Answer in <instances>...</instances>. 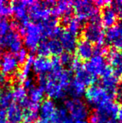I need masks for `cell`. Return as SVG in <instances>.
Returning a JSON list of instances; mask_svg holds the SVG:
<instances>
[{
	"mask_svg": "<svg viewBox=\"0 0 122 123\" xmlns=\"http://www.w3.org/2000/svg\"><path fill=\"white\" fill-rule=\"evenodd\" d=\"M23 110V123H34L39 118V105L31 103L27 98L20 104Z\"/></svg>",
	"mask_w": 122,
	"mask_h": 123,
	"instance_id": "7c38bea8",
	"label": "cell"
},
{
	"mask_svg": "<svg viewBox=\"0 0 122 123\" xmlns=\"http://www.w3.org/2000/svg\"><path fill=\"white\" fill-rule=\"evenodd\" d=\"M83 66L89 73L97 77V76H102L104 73L109 65L104 56L93 55L90 59L86 61Z\"/></svg>",
	"mask_w": 122,
	"mask_h": 123,
	"instance_id": "ba28073f",
	"label": "cell"
},
{
	"mask_svg": "<svg viewBox=\"0 0 122 123\" xmlns=\"http://www.w3.org/2000/svg\"><path fill=\"white\" fill-rule=\"evenodd\" d=\"M35 58L34 55H28V58L25 63L23 65L21 69L17 71L14 75L15 79L17 82H23L25 79L30 76V74L32 71V66H33V62Z\"/></svg>",
	"mask_w": 122,
	"mask_h": 123,
	"instance_id": "7402d4cb",
	"label": "cell"
},
{
	"mask_svg": "<svg viewBox=\"0 0 122 123\" xmlns=\"http://www.w3.org/2000/svg\"><path fill=\"white\" fill-rule=\"evenodd\" d=\"M0 51H1V46H0Z\"/></svg>",
	"mask_w": 122,
	"mask_h": 123,
	"instance_id": "c3c4849f",
	"label": "cell"
},
{
	"mask_svg": "<svg viewBox=\"0 0 122 123\" xmlns=\"http://www.w3.org/2000/svg\"><path fill=\"white\" fill-rule=\"evenodd\" d=\"M12 30L11 23L5 18H0V39Z\"/></svg>",
	"mask_w": 122,
	"mask_h": 123,
	"instance_id": "1f68e13d",
	"label": "cell"
},
{
	"mask_svg": "<svg viewBox=\"0 0 122 123\" xmlns=\"http://www.w3.org/2000/svg\"><path fill=\"white\" fill-rule=\"evenodd\" d=\"M73 11L76 15V18L82 23L89 20V19L94 15L99 12L93 2L87 0H78L72 2Z\"/></svg>",
	"mask_w": 122,
	"mask_h": 123,
	"instance_id": "8992f818",
	"label": "cell"
},
{
	"mask_svg": "<svg viewBox=\"0 0 122 123\" xmlns=\"http://www.w3.org/2000/svg\"><path fill=\"white\" fill-rule=\"evenodd\" d=\"M82 34L83 39L91 44H103L105 42L104 31L102 24L89 22L82 28Z\"/></svg>",
	"mask_w": 122,
	"mask_h": 123,
	"instance_id": "52a82bcc",
	"label": "cell"
},
{
	"mask_svg": "<svg viewBox=\"0 0 122 123\" xmlns=\"http://www.w3.org/2000/svg\"><path fill=\"white\" fill-rule=\"evenodd\" d=\"M75 73L76 76L74 80H76V81H78L79 83L82 84L85 87L93 85V84H94L95 82L97 81V77L91 75L90 73H89L84 69V66L79 70L76 71Z\"/></svg>",
	"mask_w": 122,
	"mask_h": 123,
	"instance_id": "603a6c76",
	"label": "cell"
},
{
	"mask_svg": "<svg viewBox=\"0 0 122 123\" xmlns=\"http://www.w3.org/2000/svg\"><path fill=\"white\" fill-rule=\"evenodd\" d=\"M12 15V8L11 5L6 1L0 0V17L2 18L9 17Z\"/></svg>",
	"mask_w": 122,
	"mask_h": 123,
	"instance_id": "4dcf8cb0",
	"label": "cell"
},
{
	"mask_svg": "<svg viewBox=\"0 0 122 123\" xmlns=\"http://www.w3.org/2000/svg\"><path fill=\"white\" fill-rule=\"evenodd\" d=\"M23 83V87L26 90H30L31 88H33V87L35 86L34 85V83H35L34 80L30 76H29L27 79H25Z\"/></svg>",
	"mask_w": 122,
	"mask_h": 123,
	"instance_id": "74e56055",
	"label": "cell"
},
{
	"mask_svg": "<svg viewBox=\"0 0 122 123\" xmlns=\"http://www.w3.org/2000/svg\"><path fill=\"white\" fill-rule=\"evenodd\" d=\"M12 89L8 85L2 86L0 89V108H8L12 104Z\"/></svg>",
	"mask_w": 122,
	"mask_h": 123,
	"instance_id": "d4e9b609",
	"label": "cell"
},
{
	"mask_svg": "<svg viewBox=\"0 0 122 123\" xmlns=\"http://www.w3.org/2000/svg\"><path fill=\"white\" fill-rule=\"evenodd\" d=\"M118 110V104L109 101L89 114L88 123H107L110 118H117Z\"/></svg>",
	"mask_w": 122,
	"mask_h": 123,
	"instance_id": "3957f363",
	"label": "cell"
},
{
	"mask_svg": "<svg viewBox=\"0 0 122 123\" xmlns=\"http://www.w3.org/2000/svg\"><path fill=\"white\" fill-rule=\"evenodd\" d=\"M17 30L20 36L23 35L24 37L23 43L27 49L30 51H36L44 37L40 23L29 21L22 24L17 23Z\"/></svg>",
	"mask_w": 122,
	"mask_h": 123,
	"instance_id": "6da1fadb",
	"label": "cell"
},
{
	"mask_svg": "<svg viewBox=\"0 0 122 123\" xmlns=\"http://www.w3.org/2000/svg\"><path fill=\"white\" fill-rule=\"evenodd\" d=\"M46 41L47 48H48L49 54L52 56L58 57L63 52V48L58 38H51Z\"/></svg>",
	"mask_w": 122,
	"mask_h": 123,
	"instance_id": "f1b7e54d",
	"label": "cell"
},
{
	"mask_svg": "<svg viewBox=\"0 0 122 123\" xmlns=\"http://www.w3.org/2000/svg\"><path fill=\"white\" fill-rule=\"evenodd\" d=\"M117 117H118V120L122 122V105L119 107V110H118V113H117Z\"/></svg>",
	"mask_w": 122,
	"mask_h": 123,
	"instance_id": "7bdbcfd3",
	"label": "cell"
},
{
	"mask_svg": "<svg viewBox=\"0 0 122 123\" xmlns=\"http://www.w3.org/2000/svg\"><path fill=\"white\" fill-rule=\"evenodd\" d=\"M72 2L69 1H59L51 9V15L56 18L60 17L62 19L72 17Z\"/></svg>",
	"mask_w": 122,
	"mask_h": 123,
	"instance_id": "5bb4252c",
	"label": "cell"
},
{
	"mask_svg": "<svg viewBox=\"0 0 122 123\" xmlns=\"http://www.w3.org/2000/svg\"><path fill=\"white\" fill-rule=\"evenodd\" d=\"M117 30H118V33H119V36H120V39H122V20L118 22L116 24Z\"/></svg>",
	"mask_w": 122,
	"mask_h": 123,
	"instance_id": "b9f144b4",
	"label": "cell"
},
{
	"mask_svg": "<svg viewBox=\"0 0 122 123\" xmlns=\"http://www.w3.org/2000/svg\"><path fill=\"white\" fill-rule=\"evenodd\" d=\"M59 61L61 62L62 66H71V64L72 62V61L74 59V57L72 55V53L66 52V51H63V52L60 55V56L58 57Z\"/></svg>",
	"mask_w": 122,
	"mask_h": 123,
	"instance_id": "d6a6232c",
	"label": "cell"
},
{
	"mask_svg": "<svg viewBox=\"0 0 122 123\" xmlns=\"http://www.w3.org/2000/svg\"><path fill=\"white\" fill-rule=\"evenodd\" d=\"M63 24H65L67 27V31L74 35L77 36L80 33H82V23L78 20L76 17H69L62 19Z\"/></svg>",
	"mask_w": 122,
	"mask_h": 123,
	"instance_id": "cb8c5ba5",
	"label": "cell"
},
{
	"mask_svg": "<svg viewBox=\"0 0 122 123\" xmlns=\"http://www.w3.org/2000/svg\"><path fill=\"white\" fill-rule=\"evenodd\" d=\"M7 85V76L0 73V86L2 87Z\"/></svg>",
	"mask_w": 122,
	"mask_h": 123,
	"instance_id": "60d3db41",
	"label": "cell"
},
{
	"mask_svg": "<svg viewBox=\"0 0 122 123\" xmlns=\"http://www.w3.org/2000/svg\"><path fill=\"white\" fill-rule=\"evenodd\" d=\"M19 63L12 53L6 52L0 56V70L6 76H12L17 72Z\"/></svg>",
	"mask_w": 122,
	"mask_h": 123,
	"instance_id": "8fae6325",
	"label": "cell"
},
{
	"mask_svg": "<svg viewBox=\"0 0 122 123\" xmlns=\"http://www.w3.org/2000/svg\"><path fill=\"white\" fill-rule=\"evenodd\" d=\"M56 105L53 100L45 99L43 100L39 105V115L41 118L50 120L54 113L56 111Z\"/></svg>",
	"mask_w": 122,
	"mask_h": 123,
	"instance_id": "44dd1931",
	"label": "cell"
},
{
	"mask_svg": "<svg viewBox=\"0 0 122 123\" xmlns=\"http://www.w3.org/2000/svg\"><path fill=\"white\" fill-rule=\"evenodd\" d=\"M34 123H51V122L49 120H46V119L40 118V119H38L37 122H35Z\"/></svg>",
	"mask_w": 122,
	"mask_h": 123,
	"instance_id": "f6af8a7d",
	"label": "cell"
},
{
	"mask_svg": "<svg viewBox=\"0 0 122 123\" xmlns=\"http://www.w3.org/2000/svg\"><path fill=\"white\" fill-rule=\"evenodd\" d=\"M93 4L97 8H101L103 9L105 6H109V4H110V1H107V0H97V1H93Z\"/></svg>",
	"mask_w": 122,
	"mask_h": 123,
	"instance_id": "f35d334b",
	"label": "cell"
},
{
	"mask_svg": "<svg viewBox=\"0 0 122 123\" xmlns=\"http://www.w3.org/2000/svg\"><path fill=\"white\" fill-rule=\"evenodd\" d=\"M49 121L51 123H72V119L70 118L66 109L61 107L56 109Z\"/></svg>",
	"mask_w": 122,
	"mask_h": 123,
	"instance_id": "484cf974",
	"label": "cell"
},
{
	"mask_svg": "<svg viewBox=\"0 0 122 123\" xmlns=\"http://www.w3.org/2000/svg\"><path fill=\"white\" fill-rule=\"evenodd\" d=\"M12 93L13 101H17L20 105L27 98V90L22 85L15 86L12 89Z\"/></svg>",
	"mask_w": 122,
	"mask_h": 123,
	"instance_id": "f546056e",
	"label": "cell"
},
{
	"mask_svg": "<svg viewBox=\"0 0 122 123\" xmlns=\"http://www.w3.org/2000/svg\"><path fill=\"white\" fill-rule=\"evenodd\" d=\"M32 69L38 76L49 74L53 71V66L51 59L38 56L34 60Z\"/></svg>",
	"mask_w": 122,
	"mask_h": 123,
	"instance_id": "9a60e30c",
	"label": "cell"
},
{
	"mask_svg": "<svg viewBox=\"0 0 122 123\" xmlns=\"http://www.w3.org/2000/svg\"><path fill=\"white\" fill-rule=\"evenodd\" d=\"M107 123H122V122L118 120L117 118H110V120L107 122Z\"/></svg>",
	"mask_w": 122,
	"mask_h": 123,
	"instance_id": "ee69618b",
	"label": "cell"
},
{
	"mask_svg": "<svg viewBox=\"0 0 122 123\" xmlns=\"http://www.w3.org/2000/svg\"><path fill=\"white\" fill-rule=\"evenodd\" d=\"M85 90L86 87L73 78L72 81L67 90V93H69L72 98L79 99V98H81L85 93Z\"/></svg>",
	"mask_w": 122,
	"mask_h": 123,
	"instance_id": "4316f807",
	"label": "cell"
},
{
	"mask_svg": "<svg viewBox=\"0 0 122 123\" xmlns=\"http://www.w3.org/2000/svg\"><path fill=\"white\" fill-rule=\"evenodd\" d=\"M37 52L38 54V55L40 57H46L50 55L48 48L47 45V41H42L40 43V44L38 45V47L37 48Z\"/></svg>",
	"mask_w": 122,
	"mask_h": 123,
	"instance_id": "836d02e7",
	"label": "cell"
},
{
	"mask_svg": "<svg viewBox=\"0 0 122 123\" xmlns=\"http://www.w3.org/2000/svg\"><path fill=\"white\" fill-rule=\"evenodd\" d=\"M29 17H30L33 22L41 23L47 20L51 16V9L55 5L54 1H27Z\"/></svg>",
	"mask_w": 122,
	"mask_h": 123,
	"instance_id": "7a4b0ae2",
	"label": "cell"
},
{
	"mask_svg": "<svg viewBox=\"0 0 122 123\" xmlns=\"http://www.w3.org/2000/svg\"><path fill=\"white\" fill-rule=\"evenodd\" d=\"M65 108L72 120H86L89 115V109L87 105L80 99L66 100Z\"/></svg>",
	"mask_w": 122,
	"mask_h": 123,
	"instance_id": "5b68a950",
	"label": "cell"
},
{
	"mask_svg": "<svg viewBox=\"0 0 122 123\" xmlns=\"http://www.w3.org/2000/svg\"><path fill=\"white\" fill-rule=\"evenodd\" d=\"M16 59H17L19 65H23L28 58V51L26 48H22L20 51L16 53Z\"/></svg>",
	"mask_w": 122,
	"mask_h": 123,
	"instance_id": "e575fe53",
	"label": "cell"
},
{
	"mask_svg": "<svg viewBox=\"0 0 122 123\" xmlns=\"http://www.w3.org/2000/svg\"><path fill=\"white\" fill-rule=\"evenodd\" d=\"M75 51L78 59L80 61H88L93 55V46L90 42L82 39L78 41Z\"/></svg>",
	"mask_w": 122,
	"mask_h": 123,
	"instance_id": "2e32d148",
	"label": "cell"
},
{
	"mask_svg": "<svg viewBox=\"0 0 122 123\" xmlns=\"http://www.w3.org/2000/svg\"><path fill=\"white\" fill-rule=\"evenodd\" d=\"M0 123H8L5 109L0 108Z\"/></svg>",
	"mask_w": 122,
	"mask_h": 123,
	"instance_id": "ab89813d",
	"label": "cell"
},
{
	"mask_svg": "<svg viewBox=\"0 0 122 123\" xmlns=\"http://www.w3.org/2000/svg\"><path fill=\"white\" fill-rule=\"evenodd\" d=\"M6 118L8 123H20L23 120V108L18 104L12 103L6 108Z\"/></svg>",
	"mask_w": 122,
	"mask_h": 123,
	"instance_id": "ffe728a7",
	"label": "cell"
},
{
	"mask_svg": "<svg viewBox=\"0 0 122 123\" xmlns=\"http://www.w3.org/2000/svg\"><path fill=\"white\" fill-rule=\"evenodd\" d=\"M23 40L17 31L11 30L5 37L0 39V46L8 48L10 53H17L23 48Z\"/></svg>",
	"mask_w": 122,
	"mask_h": 123,
	"instance_id": "30bf717a",
	"label": "cell"
},
{
	"mask_svg": "<svg viewBox=\"0 0 122 123\" xmlns=\"http://www.w3.org/2000/svg\"><path fill=\"white\" fill-rule=\"evenodd\" d=\"M58 38L63 50H65L66 52L72 53L76 51L77 44H78L77 36L69 33L67 31H63Z\"/></svg>",
	"mask_w": 122,
	"mask_h": 123,
	"instance_id": "ac0fdd59",
	"label": "cell"
},
{
	"mask_svg": "<svg viewBox=\"0 0 122 123\" xmlns=\"http://www.w3.org/2000/svg\"><path fill=\"white\" fill-rule=\"evenodd\" d=\"M70 68H71V70L72 72L76 73V71H78L80 69L83 68V65H82V61H80L79 59H77V58H74L71 66H70Z\"/></svg>",
	"mask_w": 122,
	"mask_h": 123,
	"instance_id": "8d00e7d4",
	"label": "cell"
},
{
	"mask_svg": "<svg viewBox=\"0 0 122 123\" xmlns=\"http://www.w3.org/2000/svg\"><path fill=\"white\" fill-rule=\"evenodd\" d=\"M72 123H88L86 120H72Z\"/></svg>",
	"mask_w": 122,
	"mask_h": 123,
	"instance_id": "bcb514c9",
	"label": "cell"
},
{
	"mask_svg": "<svg viewBox=\"0 0 122 123\" xmlns=\"http://www.w3.org/2000/svg\"><path fill=\"white\" fill-rule=\"evenodd\" d=\"M107 62L112 69L113 76L117 80L122 79V52L115 48H109L107 54Z\"/></svg>",
	"mask_w": 122,
	"mask_h": 123,
	"instance_id": "9c48e42d",
	"label": "cell"
},
{
	"mask_svg": "<svg viewBox=\"0 0 122 123\" xmlns=\"http://www.w3.org/2000/svg\"><path fill=\"white\" fill-rule=\"evenodd\" d=\"M12 14H13L18 24H26L29 22V15L27 0L15 1L12 3Z\"/></svg>",
	"mask_w": 122,
	"mask_h": 123,
	"instance_id": "4fadbf2b",
	"label": "cell"
},
{
	"mask_svg": "<svg viewBox=\"0 0 122 123\" xmlns=\"http://www.w3.org/2000/svg\"><path fill=\"white\" fill-rule=\"evenodd\" d=\"M118 85V80L113 74L109 76L102 77L100 80V86L104 89L107 94L110 96L112 100H115V95H116V90Z\"/></svg>",
	"mask_w": 122,
	"mask_h": 123,
	"instance_id": "d6986e66",
	"label": "cell"
},
{
	"mask_svg": "<svg viewBox=\"0 0 122 123\" xmlns=\"http://www.w3.org/2000/svg\"><path fill=\"white\" fill-rule=\"evenodd\" d=\"M110 6L116 12L118 18H121L122 20V0H117L114 2H110Z\"/></svg>",
	"mask_w": 122,
	"mask_h": 123,
	"instance_id": "d590c367",
	"label": "cell"
},
{
	"mask_svg": "<svg viewBox=\"0 0 122 123\" xmlns=\"http://www.w3.org/2000/svg\"><path fill=\"white\" fill-rule=\"evenodd\" d=\"M85 98L91 108L97 109L109 101H113L107 93L99 85L89 86L85 90Z\"/></svg>",
	"mask_w": 122,
	"mask_h": 123,
	"instance_id": "277c9868",
	"label": "cell"
},
{
	"mask_svg": "<svg viewBox=\"0 0 122 123\" xmlns=\"http://www.w3.org/2000/svg\"><path fill=\"white\" fill-rule=\"evenodd\" d=\"M44 96V90L40 86H34L33 88L29 90V93H27V99L31 103L35 104V105H39L41 102H42Z\"/></svg>",
	"mask_w": 122,
	"mask_h": 123,
	"instance_id": "83f0119b",
	"label": "cell"
},
{
	"mask_svg": "<svg viewBox=\"0 0 122 123\" xmlns=\"http://www.w3.org/2000/svg\"><path fill=\"white\" fill-rule=\"evenodd\" d=\"M101 24L104 27L110 28L117 24L118 17L110 6H105L101 9L100 12Z\"/></svg>",
	"mask_w": 122,
	"mask_h": 123,
	"instance_id": "e0dca14e",
	"label": "cell"
},
{
	"mask_svg": "<svg viewBox=\"0 0 122 123\" xmlns=\"http://www.w3.org/2000/svg\"><path fill=\"white\" fill-rule=\"evenodd\" d=\"M117 88H119L121 91H122V79H121V81L120 83H118V85H117Z\"/></svg>",
	"mask_w": 122,
	"mask_h": 123,
	"instance_id": "7dc6e473",
	"label": "cell"
}]
</instances>
